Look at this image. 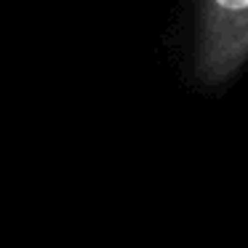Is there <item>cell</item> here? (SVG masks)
I'll use <instances>...</instances> for the list:
<instances>
[{
    "label": "cell",
    "mask_w": 248,
    "mask_h": 248,
    "mask_svg": "<svg viewBox=\"0 0 248 248\" xmlns=\"http://www.w3.org/2000/svg\"><path fill=\"white\" fill-rule=\"evenodd\" d=\"M221 8L227 11H240V8H248V0H216Z\"/></svg>",
    "instance_id": "1"
}]
</instances>
